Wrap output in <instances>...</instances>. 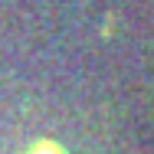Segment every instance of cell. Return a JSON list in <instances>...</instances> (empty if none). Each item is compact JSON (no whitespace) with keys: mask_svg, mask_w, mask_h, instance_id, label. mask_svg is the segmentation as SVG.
<instances>
[{"mask_svg":"<svg viewBox=\"0 0 154 154\" xmlns=\"http://www.w3.org/2000/svg\"><path fill=\"white\" fill-rule=\"evenodd\" d=\"M36 154H59V151H53V148H43V151H36Z\"/></svg>","mask_w":154,"mask_h":154,"instance_id":"1","label":"cell"}]
</instances>
